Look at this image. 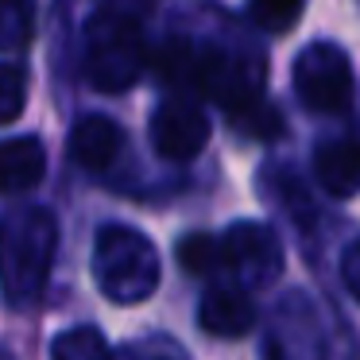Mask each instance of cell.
Here are the masks:
<instances>
[{
	"instance_id": "cell-9",
	"label": "cell",
	"mask_w": 360,
	"mask_h": 360,
	"mask_svg": "<svg viewBox=\"0 0 360 360\" xmlns=\"http://www.w3.org/2000/svg\"><path fill=\"white\" fill-rule=\"evenodd\" d=\"M124 148V132L109 117H82L70 132V155L86 171H105Z\"/></svg>"
},
{
	"instance_id": "cell-8",
	"label": "cell",
	"mask_w": 360,
	"mask_h": 360,
	"mask_svg": "<svg viewBox=\"0 0 360 360\" xmlns=\"http://www.w3.org/2000/svg\"><path fill=\"white\" fill-rule=\"evenodd\" d=\"M47 174V151L35 136L0 140V194H27Z\"/></svg>"
},
{
	"instance_id": "cell-17",
	"label": "cell",
	"mask_w": 360,
	"mask_h": 360,
	"mask_svg": "<svg viewBox=\"0 0 360 360\" xmlns=\"http://www.w3.org/2000/svg\"><path fill=\"white\" fill-rule=\"evenodd\" d=\"M341 275H345V287L352 290V298L360 302V240L345 248V256H341Z\"/></svg>"
},
{
	"instance_id": "cell-6",
	"label": "cell",
	"mask_w": 360,
	"mask_h": 360,
	"mask_svg": "<svg viewBox=\"0 0 360 360\" xmlns=\"http://www.w3.org/2000/svg\"><path fill=\"white\" fill-rule=\"evenodd\" d=\"M210 143V117L202 105L171 97L151 112V148L171 163H186Z\"/></svg>"
},
{
	"instance_id": "cell-4",
	"label": "cell",
	"mask_w": 360,
	"mask_h": 360,
	"mask_svg": "<svg viewBox=\"0 0 360 360\" xmlns=\"http://www.w3.org/2000/svg\"><path fill=\"white\" fill-rule=\"evenodd\" d=\"M295 94L306 109L337 117L352 105V63L337 43H310L295 58Z\"/></svg>"
},
{
	"instance_id": "cell-10",
	"label": "cell",
	"mask_w": 360,
	"mask_h": 360,
	"mask_svg": "<svg viewBox=\"0 0 360 360\" xmlns=\"http://www.w3.org/2000/svg\"><path fill=\"white\" fill-rule=\"evenodd\" d=\"M314 174L333 198L360 194V143L349 140V136L326 140L314 151Z\"/></svg>"
},
{
	"instance_id": "cell-7",
	"label": "cell",
	"mask_w": 360,
	"mask_h": 360,
	"mask_svg": "<svg viewBox=\"0 0 360 360\" xmlns=\"http://www.w3.org/2000/svg\"><path fill=\"white\" fill-rule=\"evenodd\" d=\"M198 321H202L205 333L233 341V337H244L256 326V306H252L248 290H240V287H213L202 298Z\"/></svg>"
},
{
	"instance_id": "cell-2",
	"label": "cell",
	"mask_w": 360,
	"mask_h": 360,
	"mask_svg": "<svg viewBox=\"0 0 360 360\" xmlns=\"http://www.w3.org/2000/svg\"><path fill=\"white\" fill-rule=\"evenodd\" d=\"M94 283L109 302L132 306L151 298L159 287V252L140 229L109 225L94 240V259H89Z\"/></svg>"
},
{
	"instance_id": "cell-3",
	"label": "cell",
	"mask_w": 360,
	"mask_h": 360,
	"mask_svg": "<svg viewBox=\"0 0 360 360\" xmlns=\"http://www.w3.org/2000/svg\"><path fill=\"white\" fill-rule=\"evenodd\" d=\"M148 47L140 24L128 12H97L86 24V74L89 86L101 94H124L140 82Z\"/></svg>"
},
{
	"instance_id": "cell-13",
	"label": "cell",
	"mask_w": 360,
	"mask_h": 360,
	"mask_svg": "<svg viewBox=\"0 0 360 360\" xmlns=\"http://www.w3.org/2000/svg\"><path fill=\"white\" fill-rule=\"evenodd\" d=\"M229 120H233V128L236 132H244L248 140H279L283 136V117H279V109L275 105H267L264 97H256V101H248V105H240V109H233L229 112Z\"/></svg>"
},
{
	"instance_id": "cell-5",
	"label": "cell",
	"mask_w": 360,
	"mask_h": 360,
	"mask_svg": "<svg viewBox=\"0 0 360 360\" xmlns=\"http://www.w3.org/2000/svg\"><path fill=\"white\" fill-rule=\"evenodd\" d=\"M221 264L236 275V287H264V283L279 279L283 271V244L275 229L259 225V221H236L225 236H221Z\"/></svg>"
},
{
	"instance_id": "cell-11",
	"label": "cell",
	"mask_w": 360,
	"mask_h": 360,
	"mask_svg": "<svg viewBox=\"0 0 360 360\" xmlns=\"http://www.w3.org/2000/svg\"><path fill=\"white\" fill-rule=\"evenodd\" d=\"M35 39V0H0V55H20Z\"/></svg>"
},
{
	"instance_id": "cell-1",
	"label": "cell",
	"mask_w": 360,
	"mask_h": 360,
	"mask_svg": "<svg viewBox=\"0 0 360 360\" xmlns=\"http://www.w3.org/2000/svg\"><path fill=\"white\" fill-rule=\"evenodd\" d=\"M58 252V221L51 210H20L0 221V290L12 306L39 302Z\"/></svg>"
},
{
	"instance_id": "cell-14",
	"label": "cell",
	"mask_w": 360,
	"mask_h": 360,
	"mask_svg": "<svg viewBox=\"0 0 360 360\" xmlns=\"http://www.w3.org/2000/svg\"><path fill=\"white\" fill-rule=\"evenodd\" d=\"M174 256H179V267L186 275H198V279H205V275L221 271V240L210 233H190L179 240V248H174Z\"/></svg>"
},
{
	"instance_id": "cell-15",
	"label": "cell",
	"mask_w": 360,
	"mask_h": 360,
	"mask_svg": "<svg viewBox=\"0 0 360 360\" xmlns=\"http://www.w3.org/2000/svg\"><path fill=\"white\" fill-rule=\"evenodd\" d=\"M302 4L306 0H248V16L256 27H264V32H271V35H283L298 24Z\"/></svg>"
},
{
	"instance_id": "cell-16",
	"label": "cell",
	"mask_w": 360,
	"mask_h": 360,
	"mask_svg": "<svg viewBox=\"0 0 360 360\" xmlns=\"http://www.w3.org/2000/svg\"><path fill=\"white\" fill-rule=\"evenodd\" d=\"M24 105H27V78H24V70L12 66V63H0V128L12 124V120H20Z\"/></svg>"
},
{
	"instance_id": "cell-12",
	"label": "cell",
	"mask_w": 360,
	"mask_h": 360,
	"mask_svg": "<svg viewBox=\"0 0 360 360\" xmlns=\"http://www.w3.org/2000/svg\"><path fill=\"white\" fill-rule=\"evenodd\" d=\"M51 360H112V349L101 329L78 326V329H63L51 341Z\"/></svg>"
}]
</instances>
